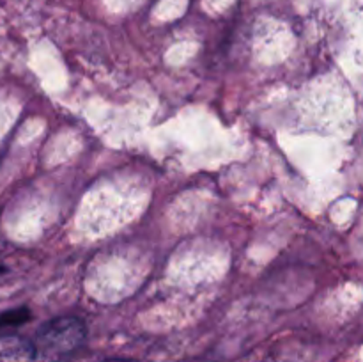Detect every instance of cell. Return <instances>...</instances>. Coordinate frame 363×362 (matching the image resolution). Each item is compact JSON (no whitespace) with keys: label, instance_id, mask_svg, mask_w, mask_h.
Returning <instances> with one entry per match:
<instances>
[{"label":"cell","instance_id":"1","mask_svg":"<svg viewBox=\"0 0 363 362\" xmlns=\"http://www.w3.org/2000/svg\"><path fill=\"white\" fill-rule=\"evenodd\" d=\"M87 339V327L77 316H59L35 334V348L46 361H64L77 353Z\"/></svg>","mask_w":363,"mask_h":362},{"label":"cell","instance_id":"2","mask_svg":"<svg viewBox=\"0 0 363 362\" xmlns=\"http://www.w3.org/2000/svg\"><path fill=\"white\" fill-rule=\"evenodd\" d=\"M38 348L21 336L0 337V362H35Z\"/></svg>","mask_w":363,"mask_h":362},{"label":"cell","instance_id":"3","mask_svg":"<svg viewBox=\"0 0 363 362\" xmlns=\"http://www.w3.org/2000/svg\"><path fill=\"white\" fill-rule=\"evenodd\" d=\"M30 319V311L27 307L11 309L0 314V329H7V327H18L23 325L25 322Z\"/></svg>","mask_w":363,"mask_h":362},{"label":"cell","instance_id":"4","mask_svg":"<svg viewBox=\"0 0 363 362\" xmlns=\"http://www.w3.org/2000/svg\"><path fill=\"white\" fill-rule=\"evenodd\" d=\"M103 362H138L135 361V358H124V357H113V358H106V361Z\"/></svg>","mask_w":363,"mask_h":362},{"label":"cell","instance_id":"5","mask_svg":"<svg viewBox=\"0 0 363 362\" xmlns=\"http://www.w3.org/2000/svg\"><path fill=\"white\" fill-rule=\"evenodd\" d=\"M4 272V266H0V273H2Z\"/></svg>","mask_w":363,"mask_h":362}]
</instances>
